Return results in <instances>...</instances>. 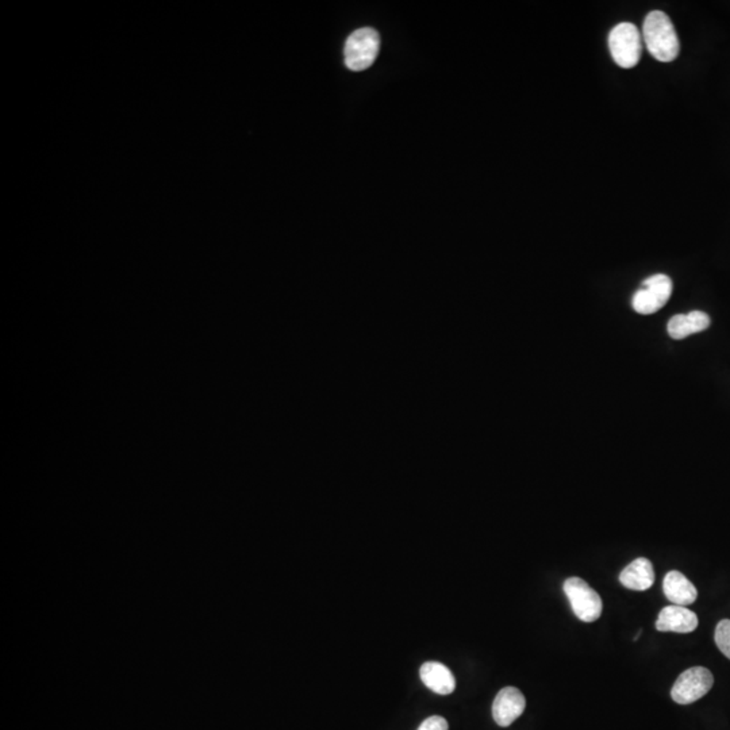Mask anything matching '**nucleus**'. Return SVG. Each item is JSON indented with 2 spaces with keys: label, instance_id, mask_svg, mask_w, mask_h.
Segmentation results:
<instances>
[{
  "label": "nucleus",
  "instance_id": "nucleus-1",
  "mask_svg": "<svg viewBox=\"0 0 730 730\" xmlns=\"http://www.w3.org/2000/svg\"><path fill=\"white\" fill-rule=\"evenodd\" d=\"M642 39L648 52L662 63H671L681 52V42L670 17L659 10L649 13L645 18Z\"/></svg>",
  "mask_w": 730,
  "mask_h": 730
},
{
  "label": "nucleus",
  "instance_id": "nucleus-2",
  "mask_svg": "<svg viewBox=\"0 0 730 730\" xmlns=\"http://www.w3.org/2000/svg\"><path fill=\"white\" fill-rule=\"evenodd\" d=\"M609 49L617 65L625 69L633 68L641 57L642 34L633 23H620L610 31Z\"/></svg>",
  "mask_w": 730,
  "mask_h": 730
},
{
  "label": "nucleus",
  "instance_id": "nucleus-3",
  "mask_svg": "<svg viewBox=\"0 0 730 730\" xmlns=\"http://www.w3.org/2000/svg\"><path fill=\"white\" fill-rule=\"evenodd\" d=\"M563 590L570 601L572 612L583 623H596L602 615L604 604L599 594L580 578H568Z\"/></svg>",
  "mask_w": 730,
  "mask_h": 730
},
{
  "label": "nucleus",
  "instance_id": "nucleus-4",
  "mask_svg": "<svg viewBox=\"0 0 730 730\" xmlns=\"http://www.w3.org/2000/svg\"><path fill=\"white\" fill-rule=\"evenodd\" d=\"M381 37L371 28H363L350 34L345 44V64L350 71L360 72L370 68L378 57Z\"/></svg>",
  "mask_w": 730,
  "mask_h": 730
},
{
  "label": "nucleus",
  "instance_id": "nucleus-5",
  "mask_svg": "<svg viewBox=\"0 0 730 730\" xmlns=\"http://www.w3.org/2000/svg\"><path fill=\"white\" fill-rule=\"evenodd\" d=\"M673 294V280L667 275L657 273L642 281L640 289H637L631 306L639 314H655L667 305Z\"/></svg>",
  "mask_w": 730,
  "mask_h": 730
},
{
  "label": "nucleus",
  "instance_id": "nucleus-6",
  "mask_svg": "<svg viewBox=\"0 0 730 730\" xmlns=\"http://www.w3.org/2000/svg\"><path fill=\"white\" fill-rule=\"evenodd\" d=\"M713 684V674L708 668H689L676 679L671 690V697L679 705H690L705 697Z\"/></svg>",
  "mask_w": 730,
  "mask_h": 730
},
{
  "label": "nucleus",
  "instance_id": "nucleus-7",
  "mask_svg": "<svg viewBox=\"0 0 730 730\" xmlns=\"http://www.w3.org/2000/svg\"><path fill=\"white\" fill-rule=\"evenodd\" d=\"M527 708L524 694L516 687H504L493 703V718L499 726L507 727L521 717Z\"/></svg>",
  "mask_w": 730,
  "mask_h": 730
},
{
  "label": "nucleus",
  "instance_id": "nucleus-8",
  "mask_svg": "<svg viewBox=\"0 0 730 730\" xmlns=\"http://www.w3.org/2000/svg\"><path fill=\"white\" fill-rule=\"evenodd\" d=\"M698 628V617L694 612L684 606L665 607L656 621V629L659 631L674 633H691Z\"/></svg>",
  "mask_w": 730,
  "mask_h": 730
},
{
  "label": "nucleus",
  "instance_id": "nucleus-9",
  "mask_svg": "<svg viewBox=\"0 0 730 730\" xmlns=\"http://www.w3.org/2000/svg\"><path fill=\"white\" fill-rule=\"evenodd\" d=\"M663 591L668 601L678 606H689L698 598L694 584L679 571H670L663 580Z\"/></svg>",
  "mask_w": 730,
  "mask_h": 730
},
{
  "label": "nucleus",
  "instance_id": "nucleus-10",
  "mask_svg": "<svg viewBox=\"0 0 730 730\" xmlns=\"http://www.w3.org/2000/svg\"><path fill=\"white\" fill-rule=\"evenodd\" d=\"M419 675H421L425 686L432 690L435 694L448 695L455 691V676H453L452 671L442 663H425V665H422L421 670H419Z\"/></svg>",
  "mask_w": 730,
  "mask_h": 730
},
{
  "label": "nucleus",
  "instance_id": "nucleus-11",
  "mask_svg": "<svg viewBox=\"0 0 730 730\" xmlns=\"http://www.w3.org/2000/svg\"><path fill=\"white\" fill-rule=\"evenodd\" d=\"M620 581L623 588L633 591H647L655 583V571L652 563L645 557L633 560L620 573Z\"/></svg>",
  "mask_w": 730,
  "mask_h": 730
},
{
  "label": "nucleus",
  "instance_id": "nucleus-12",
  "mask_svg": "<svg viewBox=\"0 0 730 730\" xmlns=\"http://www.w3.org/2000/svg\"><path fill=\"white\" fill-rule=\"evenodd\" d=\"M710 326V317L706 313L694 312L689 314L674 315L668 321L667 331L674 339H683L691 334L700 333Z\"/></svg>",
  "mask_w": 730,
  "mask_h": 730
},
{
  "label": "nucleus",
  "instance_id": "nucleus-13",
  "mask_svg": "<svg viewBox=\"0 0 730 730\" xmlns=\"http://www.w3.org/2000/svg\"><path fill=\"white\" fill-rule=\"evenodd\" d=\"M714 640L718 649L730 660V620L719 621Z\"/></svg>",
  "mask_w": 730,
  "mask_h": 730
},
{
  "label": "nucleus",
  "instance_id": "nucleus-14",
  "mask_svg": "<svg viewBox=\"0 0 730 730\" xmlns=\"http://www.w3.org/2000/svg\"><path fill=\"white\" fill-rule=\"evenodd\" d=\"M418 730H450V725L444 717L432 716L422 722Z\"/></svg>",
  "mask_w": 730,
  "mask_h": 730
}]
</instances>
